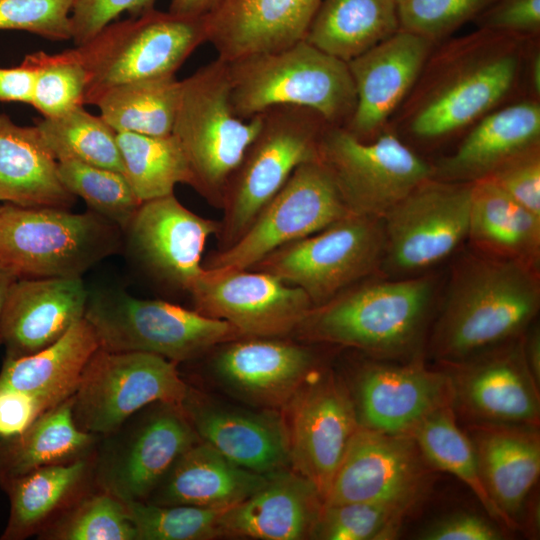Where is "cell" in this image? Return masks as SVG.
I'll list each match as a JSON object with an SVG mask.
<instances>
[{"instance_id": "34", "label": "cell", "mask_w": 540, "mask_h": 540, "mask_svg": "<svg viewBox=\"0 0 540 540\" xmlns=\"http://www.w3.org/2000/svg\"><path fill=\"white\" fill-rule=\"evenodd\" d=\"M96 452V451H95ZM95 453L73 462L42 467L1 488L10 502L2 540H22L39 532L86 491L94 476Z\"/></svg>"}, {"instance_id": "35", "label": "cell", "mask_w": 540, "mask_h": 540, "mask_svg": "<svg viewBox=\"0 0 540 540\" xmlns=\"http://www.w3.org/2000/svg\"><path fill=\"white\" fill-rule=\"evenodd\" d=\"M100 438L77 426L71 396L21 433L0 439V487L39 468L91 456Z\"/></svg>"}, {"instance_id": "44", "label": "cell", "mask_w": 540, "mask_h": 540, "mask_svg": "<svg viewBox=\"0 0 540 540\" xmlns=\"http://www.w3.org/2000/svg\"><path fill=\"white\" fill-rule=\"evenodd\" d=\"M137 540H208L220 536V519L229 508L126 502Z\"/></svg>"}, {"instance_id": "18", "label": "cell", "mask_w": 540, "mask_h": 540, "mask_svg": "<svg viewBox=\"0 0 540 540\" xmlns=\"http://www.w3.org/2000/svg\"><path fill=\"white\" fill-rule=\"evenodd\" d=\"M219 221L197 215L174 193L144 201L124 230L135 257L158 280L189 292L204 268L208 238Z\"/></svg>"}, {"instance_id": "43", "label": "cell", "mask_w": 540, "mask_h": 540, "mask_svg": "<svg viewBox=\"0 0 540 540\" xmlns=\"http://www.w3.org/2000/svg\"><path fill=\"white\" fill-rule=\"evenodd\" d=\"M34 72L31 106L44 118L57 117L84 106L87 72L74 48L56 54L43 51L23 59Z\"/></svg>"}, {"instance_id": "19", "label": "cell", "mask_w": 540, "mask_h": 540, "mask_svg": "<svg viewBox=\"0 0 540 540\" xmlns=\"http://www.w3.org/2000/svg\"><path fill=\"white\" fill-rule=\"evenodd\" d=\"M452 367L454 400L475 417L499 424L535 426L539 421V395L525 360L522 336Z\"/></svg>"}, {"instance_id": "45", "label": "cell", "mask_w": 540, "mask_h": 540, "mask_svg": "<svg viewBox=\"0 0 540 540\" xmlns=\"http://www.w3.org/2000/svg\"><path fill=\"white\" fill-rule=\"evenodd\" d=\"M410 508L383 502L323 504L312 537L325 540L394 538Z\"/></svg>"}, {"instance_id": "1", "label": "cell", "mask_w": 540, "mask_h": 540, "mask_svg": "<svg viewBox=\"0 0 540 540\" xmlns=\"http://www.w3.org/2000/svg\"><path fill=\"white\" fill-rule=\"evenodd\" d=\"M429 339V351L452 364L523 335L540 308V271L517 261L458 252Z\"/></svg>"}, {"instance_id": "39", "label": "cell", "mask_w": 540, "mask_h": 540, "mask_svg": "<svg viewBox=\"0 0 540 540\" xmlns=\"http://www.w3.org/2000/svg\"><path fill=\"white\" fill-rule=\"evenodd\" d=\"M117 143L123 174L141 202L173 194L177 184L191 186L188 163L172 134L118 132Z\"/></svg>"}, {"instance_id": "25", "label": "cell", "mask_w": 540, "mask_h": 540, "mask_svg": "<svg viewBox=\"0 0 540 540\" xmlns=\"http://www.w3.org/2000/svg\"><path fill=\"white\" fill-rule=\"evenodd\" d=\"M214 359L219 379L244 398L284 407L313 371L316 358L302 344L277 338H239L220 345Z\"/></svg>"}, {"instance_id": "41", "label": "cell", "mask_w": 540, "mask_h": 540, "mask_svg": "<svg viewBox=\"0 0 540 540\" xmlns=\"http://www.w3.org/2000/svg\"><path fill=\"white\" fill-rule=\"evenodd\" d=\"M38 535L45 540H137L126 504L99 487L84 491Z\"/></svg>"}, {"instance_id": "49", "label": "cell", "mask_w": 540, "mask_h": 540, "mask_svg": "<svg viewBox=\"0 0 540 540\" xmlns=\"http://www.w3.org/2000/svg\"><path fill=\"white\" fill-rule=\"evenodd\" d=\"M156 0H75L71 15L72 40L76 46L93 38L121 13L138 17L154 10Z\"/></svg>"}, {"instance_id": "23", "label": "cell", "mask_w": 540, "mask_h": 540, "mask_svg": "<svg viewBox=\"0 0 540 540\" xmlns=\"http://www.w3.org/2000/svg\"><path fill=\"white\" fill-rule=\"evenodd\" d=\"M453 400L448 373L417 364H371L358 376L355 408L363 427L408 434L426 415Z\"/></svg>"}, {"instance_id": "33", "label": "cell", "mask_w": 540, "mask_h": 540, "mask_svg": "<svg viewBox=\"0 0 540 540\" xmlns=\"http://www.w3.org/2000/svg\"><path fill=\"white\" fill-rule=\"evenodd\" d=\"M98 348L96 334L83 317L44 349L22 357H5L0 386L31 394L54 407L73 396Z\"/></svg>"}, {"instance_id": "27", "label": "cell", "mask_w": 540, "mask_h": 540, "mask_svg": "<svg viewBox=\"0 0 540 540\" xmlns=\"http://www.w3.org/2000/svg\"><path fill=\"white\" fill-rule=\"evenodd\" d=\"M322 506L315 486L284 468L269 474L260 489L224 512L220 536L264 540L312 537Z\"/></svg>"}, {"instance_id": "24", "label": "cell", "mask_w": 540, "mask_h": 540, "mask_svg": "<svg viewBox=\"0 0 540 540\" xmlns=\"http://www.w3.org/2000/svg\"><path fill=\"white\" fill-rule=\"evenodd\" d=\"M88 298L82 278H18L1 325L5 357L26 356L56 342L84 317Z\"/></svg>"}, {"instance_id": "40", "label": "cell", "mask_w": 540, "mask_h": 540, "mask_svg": "<svg viewBox=\"0 0 540 540\" xmlns=\"http://www.w3.org/2000/svg\"><path fill=\"white\" fill-rule=\"evenodd\" d=\"M35 126L57 162L75 160L123 173L117 132L83 105L57 117L38 119Z\"/></svg>"}, {"instance_id": "2", "label": "cell", "mask_w": 540, "mask_h": 540, "mask_svg": "<svg viewBox=\"0 0 540 540\" xmlns=\"http://www.w3.org/2000/svg\"><path fill=\"white\" fill-rule=\"evenodd\" d=\"M440 280L433 272L410 278L372 275L313 307L294 335L379 356L408 353L424 336L439 300Z\"/></svg>"}, {"instance_id": "4", "label": "cell", "mask_w": 540, "mask_h": 540, "mask_svg": "<svg viewBox=\"0 0 540 540\" xmlns=\"http://www.w3.org/2000/svg\"><path fill=\"white\" fill-rule=\"evenodd\" d=\"M260 128L230 176L216 234L217 251L233 245L261 209L300 165L319 159V144L329 125L312 109L271 107L259 114Z\"/></svg>"}, {"instance_id": "53", "label": "cell", "mask_w": 540, "mask_h": 540, "mask_svg": "<svg viewBox=\"0 0 540 540\" xmlns=\"http://www.w3.org/2000/svg\"><path fill=\"white\" fill-rule=\"evenodd\" d=\"M34 72L24 61L16 67H0V102L31 104Z\"/></svg>"}, {"instance_id": "15", "label": "cell", "mask_w": 540, "mask_h": 540, "mask_svg": "<svg viewBox=\"0 0 540 540\" xmlns=\"http://www.w3.org/2000/svg\"><path fill=\"white\" fill-rule=\"evenodd\" d=\"M310 376L284 408L290 465L309 480L323 503L360 426L355 403L331 373Z\"/></svg>"}, {"instance_id": "6", "label": "cell", "mask_w": 540, "mask_h": 540, "mask_svg": "<svg viewBox=\"0 0 540 540\" xmlns=\"http://www.w3.org/2000/svg\"><path fill=\"white\" fill-rule=\"evenodd\" d=\"M118 226L89 210L0 205V260L20 278H82L115 253Z\"/></svg>"}, {"instance_id": "48", "label": "cell", "mask_w": 540, "mask_h": 540, "mask_svg": "<svg viewBox=\"0 0 540 540\" xmlns=\"http://www.w3.org/2000/svg\"><path fill=\"white\" fill-rule=\"evenodd\" d=\"M485 179L540 217L539 146L507 161Z\"/></svg>"}, {"instance_id": "29", "label": "cell", "mask_w": 540, "mask_h": 540, "mask_svg": "<svg viewBox=\"0 0 540 540\" xmlns=\"http://www.w3.org/2000/svg\"><path fill=\"white\" fill-rule=\"evenodd\" d=\"M268 475L237 466L200 440L178 458L146 501L231 508L260 489Z\"/></svg>"}, {"instance_id": "51", "label": "cell", "mask_w": 540, "mask_h": 540, "mask_svg": "<svg viewBox=\"0 0 540 540\" xmlns=\"http://www.w3.org/2000/svg\"><path fill=\"white\" fill-rule=\"evenodd\" d=\"M423 540H499L503 533L489 520L472 513H456L435 521L420 534Z\"/></svg>"}, {"instance_id": "3", "label": "cell", "mask_w": 540, "mask_h": 540, "mask_svg": "<svg viewBox=\"0 0 540 540\" xmlns=\"http://www.w3.org/2000/svg\"><path fill=\"white\" fill-rule=\"evenodd\" d=\"M234 114L248 120L279 105L314 110L329 124L344 126L356 104L346 62L302 40L287 48L227 63Z\"/></svg>"}, {"instance_id": "11", "label": "cell", "mask_w": 540, "mask_h": 540, "mask_svg": "<svg viewBox=\"0 0 540 540\" xmlns=\"http://www.w3.org/2000/svg\"><path fill=\"white\" fill-rule=\"evenodd\" d=\"M188 390L176 362L151 353L99 347L72 396L73 416L80 429L103 437L151 404L181 405Z\"/></svg>"}, {"instance_id": "14", "label": "cell", "mask_w": 540, "mask_h": 540, "mask_svg": "<svg viewBox=\"0 0 540 540\" xmlns=\"http://www.w3.org/2000/svg\"><path fill=\"white\" fill-rule=\"evenodd\" d=\"M139 420H127L95 452L97 487L124 503L146 501L178 458L200 441L181 405L156 403Z\"/></svg>"}, {"instance_id": "31", "label": "cell", "mask_w": 540, "mask_h": 540, "mask_svg": "<svg viewBox=\"0 0 540 540\" xmlns=\"http://www.w3.org/2000/svg\"><path fill=\"white\" fill-rule=\"evenodd\" d=\"M485 487L513 522L540 474V438L526 425L488 424L472 441Z\"/></svg>"}, {"instance_id": "12", "label": "cell", "mask_w": 540, "mask_h": 540, "mask_svg": "<svg viewBox=\"0 0 540 540\" xmlns=\"http://www.w3.org/2000/svg\"><path fill=\"white\" fill-rule=\"evenodd\" d=\"M352 214L320 161L297 167L230 247L211 253L203 268L250 269L276 249L312 235Z\"/></svg>"}, {"instance_id": "21", "label": "cell", "mask_w": 540, "mask_h": 540, "mask_svg": "<svg viewBox=\"0 0 540 540\" xmlns=\"http://www.w3.org/2000/svg\"><path fill=\"white\" fill-rule=\"evenodd\" d=\"M432 43L399 28L348 61L356 104L343 127L360 140H371L415 83Z\"/></svg>"}, {"instance_id": "10", "label": "cell", "mask_w": 540, "mask_h": 540, "mask_svg": "<svg viewBox=\"0 0 540 540\" xmlns=\"http://www.w3.org/2000/svg\"><path fill=\"white\" fill-rule=\"evenodd\" d=\"M383 252L382 219L350 214L276 249L250 269L300 288L315 307L378 274Z\"/></svg>"}, {"instance_id": "26", "label": "cell", "mask_w": 540, "mask_h": 540, "mask_svg": "<svg viewBox=\"0 0 540 540\" xmlns=\"http://www.w3.org/2000/svg\"><path fill=\"white\" fill-rule=\"evenodd\" d=\"M181 407L200 440L237 466L268 475L290 465L287 430L277 413L219 406L190 389Z\"/></svg>"}, {"instance_id": "32", "label": "cell", "mask_w": 540, "mask_h": 540, "mask_svg": "<svg viewBox=\"0 0 540 540\" xmlns=\"http://www.w3.org/2000/svg\"><path fill=\"white\" fill-rule=\"evenodd\" d=\"M467 242L479 254L539 268L540 217L490 180H478L471 188Z\"/></svg>"}, {"instance_id": "16", "label": "cell", "mask_w": 540, "mask_h": 540, "mask_svg": "<svg viewBox=\"0 0 540 540\" xmlns=\"http://www.w3.org/2000/svg\"><path fill=\"white\" fill-rule=\"evenodd\" d=\"M189 293L196 311L227 321L243 338L287 337L313 308L300 288L253 269L204 268Z\"/></svg>"}, {"instance_id": "58", "label": "cell", "mask_w": 540, "mask_h": 540, "mask_svg": "<svg viewBox=\"0 0 540 540\" xmlns=\"http://www.w3.org/2000/svg\"><path fill=\"white\" fill-rule=\"evenodd\" d=\"M401 0H396L397 4L400 2Z\"/></svg>"}, {"instance_id": "42", "label": "cell", "mask_w": 540, "mask_h": 540, "mask_svg": "<svg viewBox=\"0 0 540 540\" xmlns=\"http://www.w3.org/2000/svg\"><path fill=\"white\" fill-rule=\"evenodd\" d=\"M58 175L72 195L123 231L142 203L121 172L66 160L58 162Z\"/></svg>"}, {"instance_id": "50", "label": "cell", "mask_w": 540, "mask_h": 540, "mask_svg": "<svg viewBox=\"0 0 540 540\" xmlns=\"http://www.w3.org/2000/svg\"><path fill=\"white\" fill-rule=\"evenodd\" d=\"M485 15L484 28L514 35L540 28V0H496Z\"/></svg>"}, {"instance_id": "8", "label": "cell", "mask_w": 540, "mask_h": 540, "mask_svg": "<svg viewBox=\"0 0 540 540\" xmlns=\"http://www.w3.org/2000/svg\"><path fill=\"white\" fill-rule=\"evenodd\" d=\"M84 318L102 349L151 353L176 363L243 338L225 320L167 301L140 299L118 291L89 294Z\"/></svg>"}, {"instance_id": "37", "label": "cell", "mask_w": 540, "mask_h": 540, "mask_svg": "<svg viewBox=\"0 0 540 540\" xmlns=\"http://www.w3.org/2000/svg\"><path fill=\"white\" fill-rule=\"evenodd\" d=\"M180 91L175 75L149 78L113 86L93 105L117 133L166 136L172 133Z\"/></svg>"}, {"instance_id": "13", "label": "cell", "mask_w": 540, "mask_h": 540, "mask_svg": "<svg viewBox=\"0 0 540 540\" xmlns=\"http://www.w3.org/2000/svg\"><path fill=\"white\" fill-rule=\"evenodd\" d=\"M319 159L331 173L349 211L376 218H382L433 174V166L393 134L363 141L343 126L325 128Z\"/></svg>"}, {"instance_id": "46", "label": "cell", "mask_w": 540, "mask_h": 540, "mask_svg": "<svg viewBox=\"0 0 540 540\" xmlns=\"http://www.w3.org/2000/svg\"><path fill=\"white\" fill-rule=\"evenodd\" d=\"M496 0H401L398 19L401 29L432 42L480 15Z\"/></svg>"}, {"instance_id": "9", "label": "cell", "mask_w": 540, "mask_h": 540, "mask_svg": "<svg viewBox=\"0 0 540 540\" xmlns=\"http://www.w3.org/2000/svg\"><path fill=\"white\" fill-rule=\"evenodd\" d=\"M472 183L429 178L381 218L384 252L378 275L410 278L432 272L467 241Z\"/></svg>"}, {"instance_id": "5", "label": "cell", "mask_w": 540, "mask_h": 540, "mask_svg": "<svg viewBox=\"0 0 540 540\" xmlns=\"http://www.w3.org/2000/svg\"><path fill=\"white\" fill-rule=\"evenodd\" d=\"M260 115L238 118L230 103L227 63L217 58L181 81L172 135L188 163L192 184L222 207L227 182L257 134Z\"/></svg>"}, {"instance_id": "55", "label": "cell", "mask_w": 540, "mask_h": 540, "mask_svg": "<svg viewBox=\"0 0 540 540\" xmlns=\"http://www.w3.org/2000/svg\"><path fill=\"white\" fill-rule=\"evenodd\" d=\"M220 0H171L168 11L183 16H203Z\"/></svg>"}, {"instance_id": "20", "label": "cell", "mask_w": 540, "mask_h": 540, "mask_svg": "<svg viewBox=\"0 0 540 540\" xmlns=\"http://www.w3.org/2000/svg\"><path fill=\"white\" fill-rule=\"evenodd\" d=\"M518 63L512 47L475 53L428 93L412 118V132L436 139L483 116L511 89Z\"/></svg>"}, {"instance_id": "56", "label": "cell", "mask_w": 540, "mask_h": 540, "mask_svg": "<svg viewBox=\"0 0 540 540\" xmlns=\"http://www.w3.org/2000/svg\"><path fill=\"white\" fill-rule=\"evenodd\" d=\"M20 278L17 272L8 264L0 260V344H1V325L6 302L10 290L15 281Z\"/></svg>"}, {"instance_id": "22", "label": "cell", "mask_w": 540, "mask_h": 540, "mask_svg": "<svg viewBox=\"0 0 540 540\" xmlns=\"http://www.w3.org/2000/svg\"><path fill=\"white\" fill-rule=\"evenodd\" d=\"M322 0H220L205 15L217 58L278 51L305 39Z\"/></svg>"}, {"instance_id": "47", "label": "cell", "mask_w": 540, "mask_h": 540, "mask_svg": "<svg viewBox=\"0 0 540 540\" xmlns=\"http://www.w3.org/2000/svg\"><path fill=\"white\" fill-rule=\"evenodd\" d=\"M75 0H0V30H19L53 41L72 39Z\"/></svg>"}, {"instance_id": "17", "label": "cell", "mask_w": 540, "mask_h": 540, "mask_svg": "<svg viewBox=\"0 0 540 540\" xmlns=\"http://www.w3.org/2000/svg\"><path fill=\"white\" fill-rule=\"evenodd\" d=\"M424 459L410 434L360 425L323 504L383 502L411 508L424 490Z\"/></svg>"}, {"instance_id": "7", "label": "cell", "mask_w": 540, "mask_h": 540, "mask_svg": "<svg viewBox=\"0 0 540 540\" xmlns=\"http://www.w3.org/2000/svg\"><path fill=\"white\" fill-rule=\"evenodd\" d=\"M206 17L156 9L113 21L74 48L87 72L83 104L93 105L107 89L137 80L175 75L202 43Z\"/></svg>"}, {"instance_id": "54", "label": "cell", "mask_w": 540, "mask_h": 540, "mask_svg": "<svg viewBox=\"0 0 540 540\" xmlns=\"http://www.w3.org/2000/svg\"><path fill=\"white\" fill-rule=\"evenodd\" d=\"M523 353L527 365L539 385L540 380V332L539 327L533 325L528 331V328L522 335Z\"/></svg>"}, {"instance_id": "30", "label": "cell", "mask_w": 540, "mask_h": 540, "mask_svg": "<svg viewBox=\"0 0 540 540\" xmlns=\"http://www.w3.org/2000/svg\"><path fill=\"white\" fill-rule=\"evenodd\" d=\"M58 175V162L38 129L0 113V201L24 207L69 209L75 202Z\"/></svg>"}, {"instance_id": "38", "label": "cell", "mask_w": 540, "mask_h": 540, "mask_svg": "<svg viewBox=\"0 0 540 540\" xmlns=\"http://www.w3.org/2000/svg\"><path fill=\"white\" fill-rule=\"evenodd\" d=\"M408 434L413 437L426 461L464 482L492 518L510 528L516 525L491 499L480 473L472 440L457 425L452 403L430 412Z\"/></svg>"}, {"instance_id": "57", "label": "cell", "mask_w": 540, "mask_h": 540, "mask_svg": "<svg viewBox=\"0 0 540 540\" xmlns=\"http://www.w3.org/2000/svg\"><path fill=\"white\" fill-rule=\"evenodd\" d=\"M531 80H532V84H533V88L535 92L539 94L540 92V57L539 55L533 58V61L531 64Z\"/></svg>"}, {"instance_id": "52", "label": "cell", "mask_w": 540, "mask_h": 540, "mask_svg": "<svg viewBox=\"0 0 540 540\" xmlns=\"http://www.w3.org/2000/svg\"><path fill=\"white\" fill-rule=\"evenodd\" d=\"M51 408L36 396L0 386V439L21 433Z\"/></svg>"}, {"instance_id": "28", "label": "cell", "mask_w": 540, "mask_h": 540, "mask_svg": "<svg viewBox=\"0 0 540 540\" xmlns=\"http://www.w3.org/2000/svg\"><path fill=\"white\" fill-rule=\"evenodd\" d=\"M540 107L521 102L495 111L475 126L452 155L433 166L432 178L473 183L539 146Z\"/></svg>"}, {"instance_id": "36", "label": "cell", "mask_w": 540, "mask_h": 540, "mask_svg": "<svg viewBox=\"0 0 540 540\" xmlns=\"http://www.w3.org/2000/svg\"><path fill=\"white\" fill-rule=\"evenodd\" d=\"M399 28L396 0H322L304 40L347 63Z\"/></svg>"}]
</instances>
